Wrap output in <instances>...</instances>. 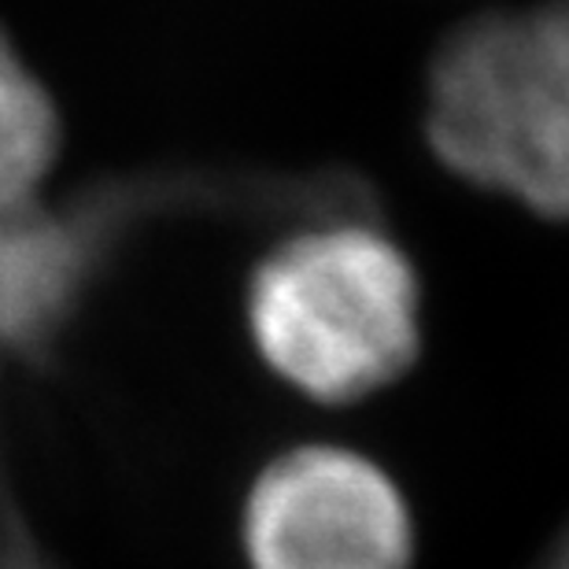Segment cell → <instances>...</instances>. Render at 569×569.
Instances as JSON below:
<instances>
[{"label":"cell","instance_id":"6da1fadb","mask_svg":"<svg viewBox=\"0 0 569 569\" xmlns=\"http://www.w3.org/2000/svg\"><path fill=\"white\" fill-rule=\"evenodd\" d=\"M248 329L281 381L348 403L411 370L422 348V289L392 237L359 214H315L248 281Z\"/></svg>","mask_w":569,"mask_h":569},{"label":"cell","instance_id":"7a4b0ae2","mask_svg":"<svg viewBox=\"0 0 569 569\" xmlns=\"http://www.w3.org/2000/svg\"><path fill=\"white\" fill-rule=\"evenodd\" d=\"M426 133L451 174L569 222V56L540 8L470 19L443 38Z\"/></svg>","mask_w":569,"mask_h":569},{"label":"cell","instance_id":"3957f363","mask_svg":"<svg viewBox=\"0 0 569 569\" xmlns=\"http://www.w3.org/2000/svg\"><path fill=\"white\" fill-rule=\"evenodd\" d=\"M252 569H411L415 526L392 477L348 448H296L244 503Z\"/></svg>","mask_w":569,"mask_h":569},{"label":"cell","instance_id":"277c9868","mask_svg":"<svg viewBox=\"0 0 569 569\" xmlns=\"http://www.w3.org/2000/svg\"><path fill=\"white\" fill-rule=\"evenodd\" d=\"M130 211H148L141 192L130 189L97 192L74 211H44L38 203L0 211V356H49Z\"/></svg>","mask_w":569,"mask_h":569},{"label":"cell","instance_id":"5b68a950","mask_svg":"<svg viewBox=\"0 0 569 569\" xmlns=\"http://www.w3.org/2000/svg\"><path fill=\"white\" fill-rule=\"evenodd\" d=\"M60 144L63 127L49 89L0 30V211L33 203Z\"/></svg>","mask_w":569,"mask_h":569},{"label":"cell","instance_id":"8992f818","mask_svg":"<svg viewBox=\"0 0 569 569\" xmlns=\"http://www.w3.org/2000/svg\"><path fill=\"white\" fill-rule=\"evenodd\" d=\"M0 569H63L22 518L16 492L4 481V466H0Z\"/></svg>","mask_w":569,"mask_h":569},{"label":"cell","instance_id":"52a82bcc","mask_svg":"<svg viewBox=\"0 0 569 569\" xmlns=\"http://www.w3.org/2000/svg\"><path fill=\"white\" fill-rule=\"evenodd\" d=\"M540 11H543V19H548L551 33L559 38V44L566 49V56H569V0H548Z\"/></svg>","mask_w":569,"mask_h":569},{"label":"cell","instance_id":"ba28073f","mask_svg":"<svg viewBox=\"0 0 569 569\" xmlns=\"http://www.w3.org/2000/svg\"><path fill=\"white\" fill-rule=\"evenodd\" d=\"M537 569H569V526L555 537V543L548 548V555L540 559Z\"/></svg>","mask_w":569,"mask_h":569}]
</instances>
